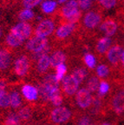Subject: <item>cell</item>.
<instances>
[{
    "mask_svg": "<svg viewBox=\"0 0 124 125\" xmlns=\"http://www.w3.org/2000/svg\"><path fill=\"white\" fill-rule=\"evenodd\" d=\"M95 72H96V75L98 77L100 78L107 77L109 74V68L106 64H100L97 66Z\"/></svg>",
    "mask_w": 124,
    "mask_h": 125,
    "instance_id": "obj_30",
    "label": "cell"
},
{
    "mask_svg": "<svg viewBox=\"0 0 124 125\" xmlns=\"http://www.w3.org/2000/svg\"><path fill=\"white\" fill-rule=\"evenodd\" d=\"M75 31V24L74 23H64L62 25L59 26L56 31V37L59 39H65L70 37L73 31Z\"/></svg>",
    "mask_w": 124,
    "mask_h": 125,
    "instance_id": "obj_13",
    "label": "cell"
},
{
    "mask_svg": "<svg viewBox=\"0 0 124 125\" xmlns=\"http://www.w3.org/2000/svg\"><path fill=\"white\" fill-rule=\"evenodd\" d=\"M99 93L98 96H104L106 95L109 90V84L107 81H102L100 82V85H99Z\"/></svg>",
    "mask_w": 124,
    "mask_h": 125,
    "instance_id": "obj_33",
    "label": "cell"
},
{
    "mask_svg": "<svg viewBox=\"0 0 124 125\" xmlns=\"http://www.w3.org/2000/svg\"><path fill=\"white\" fill-rule=\"evenodd\" d=\"M10 107L14 109H17L22 105V97L20 96V94L17 90H13L11 93H10Z\"/></svg>",
    "mask_w": 124,
    "mask_h": 125,
    "instance_id": "obj_21",
    "label": "cell"
},
{
    "mask_svg": "<svg viewBox=\"0 0 124 125\" xmlns=\"http://www.w3.org/2000/svg\"><path fill=\"white\" fill-rule=\"evenodd\" d=\"M66 56L63 51H56L53 52L51 56V67L55 68L58 66L59 64H62L65 62Z\"/></svg>",
    "mask_w": 124,
    "mask_h": 125,
    "instance_id": "obj_20",
    "label": "cell"
},
{
    "mask_svg": "<svg viewBox=\"0 0 124 125\" xmlns=\"http://www.w3.org/2000/svg\"><path fill=\"white\" fill-rule=\"evenodd\" d=\"M117 29H118V25H117L116 22L114 21L111 18L106 19L104 22H103V23L100 26V30L108 37H110L112 36H114V34L116 33Z\"/></svg>",
    "mask_w": 124,
    "mask_h": 125,
    "instance_id": "obj_12",
    "label": "cell"
},
{
    "mask_svg": "<svg viewBox=\"0 0 124 125\" xmlns=\"http://www.w3.org/2000/svg\"><path fill=\"white\" fill-rule=\"evenodd\" d=\"M121 62H122V67L124 68V51H123V52H122V57H121Z\"/></svg>",
    "mask_w": 124,
    "mask_h": 125,
    "instance_id": "obj_40",
    "label": "cell"
},
{
    "mask_svg": "<svg viewBox=\"0 0 124 125\" xmlns=\"http://www.w3.org/2000/svg\"><path fill=\"white\" fill-rule=\"evenodd\" d=\"M123 52L122 47L119 44L113 45L107 52V59L113 65H117L121 61V57Z\"/></svg>",
    "mask_w": 124,
    "mask_h": 125,
    "instance_id": "obj_10",
    "label": "cell"
},
{
    "mask_svg": "<svg viewBox=\"0 0 124 125\" xmlns=\"http://www.w3.org/2000/svg\"><path fill=\"white\" fill-rule=\"evenodd\" d=\"M62 101H63V98H62L61 93L57 94L56 96H54L51 99V103L56 107H59L61 104H62Z\"/></svg>",
    "mask_w": 124,
    "mask_h": 125,
    "instance_id": "obj_36",
    "label": "cell"
},
{
    "mask_svg": "<svg viewBox=\"0 0 124 125\" xmlns=\"http://www.w3.org/2000/svg\"><path fill=\"white\" fill-rule=\"evenodd\" d=\"M103 125H111V124H109V123H104Z\"/></svg>",
    "mask_w": 124,
    "mask_h": 125,
    "instance_id": "obj_43",
    "label": "cell"
},
{
    "mask_svg": "<svg viewBox=\"0 0 124 125\" xmlns=\"http://www.w3.org/2000/svg\"><path fill=\"white\" fill-rule=\"evenodd\" d=\"M57 3L55 0H45L41 4V9L44 13L51 14L56 9Z\"/></svg>",
    "mask_w": 124,
    "mask_h": 125,
    "instance_id": "obj_23",
    "label": "cell"
},
{
    "mask_svg": "<svg viewBox=\"0 0 124 125\" xmlns=\"http://www.w3.org/2000/svg\"><path fill=\"white\" fill-rule=\"evenodd\" d=\"M21 122L18 114L10 113L5 118L3 125H21Z\"/></svg>",
    "mask_w": 124,
    "mask_h": 125,
    "instance_id": "obj_26",
    "label": "cell"
},
{
    "mask_svg": "<svg viewBox=\"0 0 124 125\" xmlns=\"http://www.w3.org/2000/svg\"><path fill=\"white\" fill-rule=\"evenodd\" d=\"M77 3L82 10H89L92 5V0H77Z\"/></svg>",
    "mask_w": 124,
    "mask_h": 125,
    "instance_id": "obj_35",
    "label": "cell"
},
{
    "mask_svg": "<svg viewBox=\"0 0 124 125\" xmlns=\"http://www.w3.org/2000/svg\"><path fill=\"white\" fill-rule=\"evenodd\" d=\"M111 109L117 115L124 112V89L118 90L113 94L110 101Z\"/></svg>",
    "mask_w": 124,
    "mask_h": 125,
    "instance_id": "obj_7",
    "label": "cell"
},
{
    "mask_svg": "<svg viewBox=\"0 0 124 125\" xmlns=\"http://www.w3.org/2000/svg\"><path fill=\"white\" fill-rule=\"evenodd\" d=\"M83 60L85 64L89 67V69H94L95 67V63H96V60H95V57L93 54L91 53H86L84 55Z\"/></svg>",
    "mask_w": 124,
    "mask_h": 125,
    "instance_id": "obj_31",
    "label": "cell"
},
{
    "mask_svg": "<svg viewBox=\"0 0 124 125\" xmlns=\"http://www.w3.org/2000/svg\"><path fill=\"white\" fill-rule=\"evenodd\" d=\"M31 69V61L27 56H20L15 60L14 63V72L18 76H24L28 74Z\"/></svg>",
    "mask_w": 124,
    "mask_h": 125,
    "instance_id": "obj_6",
    "label": "cell"
},
{
    "mask_svg": "<svg viewBox=\"0 0 124 125\" xmlns=\"http://www.w3.org/2000/svg\"><path fill=\"white\" fill-rule=\"evenodd\" d=\"M99 85H100V81H99V77L96 76H92L89 78V80L86 84V89L89 90L90 93L91 92H95L99 89Z\"/></svg>",
    "mask_w": 124,
    "mask_h": 125,
    "instance_id": "obj_24",
    "label": "cell"
},
{
    "mask_svg": "<svg viewBox=\"0 0 124 125\" xmlns=\"http://www.w3.org/2000/svg\"><path fill=\"white\" fill-rule=\"evenodd\" d=\"M10 106V93L4 91L0 93V108L6 109Z\"/></svg>",
    "mask_w": 124,
    "mask_h": 125,
    "instance_id": "obj_27",
    "label": "cell"
},
{
    "mask_svg": "<svg viewBox=\"0 0 124 125\" xmlns=\"http://www.w3.org/2000/svg\"><path fill=\"white\" fill-rule=\"evenodd\" d=\"M92 97L91 93L86 88H81L77 90L75 96V100L80 109H86L90 107L92 104Z\"/></svg>",
    "mask_w": 124,
    "mask_h": 125,
    "instance_id": "obj_3",
    "label": "cell"
},
{
    "mask_svg": "<svg viewBox=\"0 0 124 125\" xmlns=\"http://www.w3.org/2000/svg\"><path fill=\"white\" fill-rule=\"evenodd\" d=\"M90 123H91V118L89 115H82L77 119L76 125H89Z\"/></svg>",
    "mask_w": 124,
    "mask_h": 125,
    "instance_id": "obj_37",
    "label": "cell"
},
{
    "mask_svg": "<svg viewBox=\"0 0 124 125\" xmlns=\"http://www.w3.org/2000/svg\"><path fill=\"white\" fill-rule=\"evenodd\" d=\"M18 115L21 121L28 122L32 116V109L30 106H25L19 109L18 112Z\"/></svg>",
    "mask_w": 124,
    "mask_h": 125,
    "instance_id": "obj_25",
    "label": "cell"
},
{
    "mask_svg": "<svg viewBox=\"0 0 124 125\" xmlns=\"http://www.w3.org/2000/svg\"><path fill=\"white\" fill-rule=\"evenodd\" d=\"M48 44L49 40L47 38L39 37L36 36V37L28 40V42L25 44V49L32 52L33 54H36V53H39L47 49Z\"/></svg>",
    "mask_w": 124,
    "mask_h": 125,
    "instance_id": "obj_2",
    "label": "cell"
},
{
    "mask_svg": "<svg viewBox=\"0 0 124 125\" xmlns=\"http://www.w3.org/2000/svg\"><path fill=\"white\" fill-rule=\"evenodd\" d=\"M11 62V55L7 50L0 49V71L8 70Z\"/></svg>",
    "mask_w": 124,
    "mask_h": 125,
    "instance_id": "obj_17",
    "label": "cell"
},
{
    "mask_svg": "<svg viewBox=\"0 0 124 125\" xmlns=\"http://www.w3.org/2000/svg\"><path fill=\"white\" fill-rule=\"evenodd\" d=\"M34 16H35V14H34L32 10L23 9L18 14V18H19V20H21V22H26L28 20L32 19L34 18Z\"/></svg>",
    "mask_w": 124,
    "mask_h": 125,
    "instance_id": "obj_28",
    "label": "cell"
},
{
    "mask_svg": "<svg viewBox=\"0 0 124 125\" xmlns=\"http://www.w3.org/2000/svg\"><path fill=\"white\" fill-rule=\"evenodd\" d=\"M79 11V5L77 0H69L65 5L62 8V15L64 18L69 19Z\"/></svg>",
    "mask_w": 124,
    "mask_h": 125,
    "instance_id": "obj_11",
    "label": "cell"
},
{
    "mask_svg": "<svg viewBox=\"0 0 124 125\" xmlns=\"http://www.w3.org/2000/svg\"><path fill=\"white\" fill-rule=\"evenodd\" d=\"M55 30V23L51 19H43L40 21L36 27L35 34L37 37L46 38L47 37L51 36Z\"/></svg>",
    "mask_w": 124,
    "mask_h": 125,
    "instance_id": "obj_4",
    "label": "cell"
},
{
    "mask_svg": "<svg viewBox=\"0 0 124 125\" xmlns=\"http://www.w3.org/2000/svg\"><path fill=\"white\" fill-rule=\"evenodd\" d=\"M72 113L70 109L66 107H56L51 113V120L54 124L65 123L71 118Z\"/></svg>",
    "mask_w": 124,
    "mask_h": 125,
    "instance_id": "obj_1",
    "label": "cell"
},
{
    "mask_svg": "<svg viewBox=\"0 0 124 125\" xmlns=\"http://www.w3.org/2000/svg\"><path fill=\"white\" fill-rule=\"evenodd\" d=\"M62 81V90H63L64 94H65L66 96H72L74 95H76L80 85V83L77 82V80H76V78L70 74L64 76Z\"/></svg>",
    "mask_w": 124,
    "mask_h": 125,
    "instance_id": "obj_5",
    "label": "cell"
},
{
    "mask_svg": "<svg viewBox=\"0 0 124 125\" xmlns=\"http://www.w3.org/2000/svg\"><path fill=\"white\" fill-rule=\"evenodd\" d=\"M24 40L23 38H21L19 36L13 33L11 31H10L5 37V43H7L8 46L11 47V48H17V47L21 46Z\"/></svg>",
    "mask_w": 124,
    "mask_h": 125,
    "instance_id": "obj_18",
    "label": "cell"
},
{
    "mask_svg": "<svg viewBox=\"0 0 124 125\" xmlns=\"http://www.w3.org/2000/svg\"><path fill=\"white\" fill-rule=\"evenodd\" d=\"M0 16H1V12H0Z\"/></svg>",
    "mask_w": 124,
    "mask_h": 125,
    "instance_id": "obj_44",
    "label": "cell"
},
{
    "mask_svg": "<svg viewBox=\"0 0 124 125\" xmlns=\"http://www.w3.org/2000/svg\"><path fill=\"white\" fill-rule=\"evenodd\" d=\"M111 44H112V39L110 37H102L101 39H99L96 45H95V51L98 54L103 55L108 52V51L111 47Z\"/></svg>",
    "mask_w": 124,
    "mask_h": 125,
    "instance_id": "obj_15",
    "label": "cell"
},
{
    "mask_svg": "<svg viewBox=\"0 0 124 125\" xmlns=\"http://www.w3.org/2000/svg\"><path fill=\"white\" fill-rule=\"evenodd\" d=\"M71 75L76 78L79 83H81L83 82V81L85 80V78L87 77L88 71L83 67H77V68H76L73 70V72L71 73Z\"/></svg>",
    "mask_w": 124,
    "mask_h": 125,
    "instance_id": "obj_22",
    "label": "cell"
},
{
    "mask_svg": "<svg viewBox=\"0 0 124 125\" xmlns=\"http://www.w3.org/2000/svg\"><path fill=\"white\" fill-rule=\"evenodd\" d=\"M10 31L17 34L18 36H19L21 38H23L25 41L31 37L32 28H31V25L30 23H26V22H20L18 24L13 26L11 28V30H10Z\"/></svg>",
    "mask_w": 124,
    "mask_h": 125,
    "instance_id": "obj_9",
    "label": "cell"
},
{
    "mask_svg": "<svg viewBox=\"0 0 124 125\" xmlns=\"http://www.w3.org/2000/svg\"><path fill=\"white\" fill-rule=\"evenodd\" d=\"M51 67V56L44 54L37 62V70L39 74H43Z\"/></svg>",
    "mask_w": 124,
    "mask_h": 125,
    "instance_id": "obj_16",
    "label": "cell"
},
{
    "mask_svg": "<svg viewBox=\"0 0 124 125\" xmlns=\"http://www.w3.org/2000/svg\"><path fill=\"white\" fill-rule=\"evenodd\" d=\"M69 0H57V2L59 3V4H63V3L65 2H68Z\"/></svg>",
    "mask_w": 124,
    "mask_h": 125,
    "instance_id": "obj_41",
    "label": "cell"
},
{
    "mask_svg": "<svg viewBox=\"0 0 124 125\" xmlns=\"http://www.w3.org/2000/svg\"><path fill=\"white\" fill-rule=\"evenodd\" d=\"M6 88V82L4 80H0V93L5 91Z\"/></svg>",
    "mask_w": 124,
    "mask_h": 125,
    "instance_id": "obj_39",
    "label": "cell"
},
{
    "mask_svg": "<svg viewBox=\"0 0 124 125\" xmlns=\"http://www.w3.org/2000/svg\"><path fill=\"white\" fill-rule=\"evenodd\" d=\"M43 2V0H23V5L24 9H33L39 4Z\"/></svg>",
    "mask_w": 124,
    "mask_h": 125,
    "instance_id": "obj_32",
    "label": "cell"
},
{
    "mask_svg": "<svg viewBox=\"0 0 124 125\" xmlns=\"http://www.w3.org/2000/svg\"><path fill=\"white\" fill-rule=\"evenodd\" d=\"M2 36V29H1V26H0V37Z\"/></svg>",
    "mask_w": 124,
    "mask_h": 125,
    "instance_id": "obj_42",
    "label": "cell"
},
{
    "mask_svg": "<svg viewBox=\"0 0 124 125\" xmlns=\"http://www.w3.org/2000/svg\"><path fill=\"white\" fill-rule=\"evenodd\" d=\"M99 1H100V4H102V6L106 10H110V9L114 8L116 5L117 2V0H99Z\"/></svg>",
    "mask_w": 124,
    "mask_h": 125,
    "instance_id": "obj_34",
    "label": "cell"
},
{
    "mask_svg": "<svg viewBox=\"0 0 124 125\" xmlns=\"http://www.w3.org/2000/svg\"><path fill=\"white\" fill-rule=\"evenodd\" d=\"M83 25L89 30H94L100 24L102 21V16L95 10L88 11L83 17Z\"/></svg>",
    "mask_w": 124,
    "mask_h": 125,
    "instance_id": "obj_8",
    "label": "cell"
},
{
    "mask_svg": "<svg viewBox=\"0 0 124 125\" xmlns=\"http://www.w3.org/2000/svg\"><path fill=\"white\" fill-rule=\"evenodd\" d=\"M58 81L56 80V75L53 74H48L43 78V81L41 83L43 84L44 87H46L49 90H56L59 88Z\"/></svg>",
    "mask_w": 124,
    "mask_h": 125,
    "instance_id": "obj_19",
    "label": "cell"
},
{
    "mask_svg": "<svg viewBox=\"0 0 124 125\" xmlns=\"http://www.w3.org/2000/svg\"><path fill=\"white\" fill-rule=\"evenodd\" d=\"M67 72V67L64 63L59 64L58 66L56 67V80L60 82L63 79V77L65 76V74Z\"/></svg>",
    "mask_w": 124,
    "mask_h": 125,
    "instance_id": "obj_29",
    "label": "cell"
},
{
    "mask_svg": "<svg viewBox=\"0 0 124 125\" xmlns=\"http://www.w3.org/2000/svg\"><path fill=\"white\" fill-rule=\"evenodd\" d=\"M22 94L30 102L36 101L38 98V90L37 87L31 84H25L22 87Z\"/></svg>",
    "mask_w": 124,
    "mask_h": 125,
    "instance_id": "obj_14",
    "label": "cell"
},
{
    "mask_svg": "<svg viewBox=\"0 0 124 125\" xmlns=\"http://www.w3.org/2000/svg\"><path fill=\"white\" fill-rule=\"evenodd\" d=\"M80 17H81V11L79 10V11H78L76 14H75L73 17H71L70 18H69L68 22L70 23H74V24H75V23H76V22H77L78 20H79Z\"/></svg>",
    "mask_w": 124,
    "mask_h": 125,
    "instance_id": "obj_38",
    "label": "cell"
}]
</instances>
